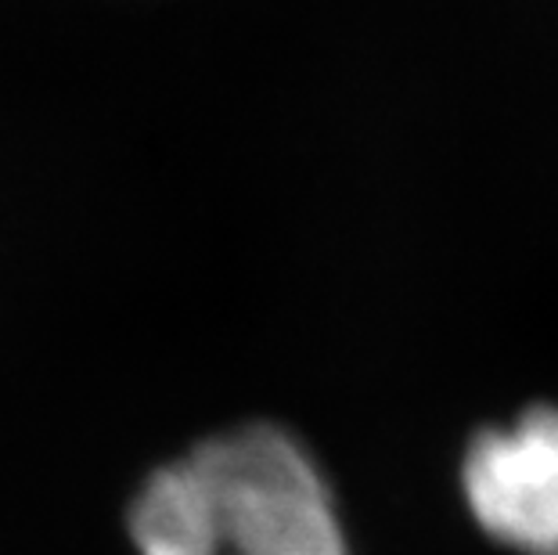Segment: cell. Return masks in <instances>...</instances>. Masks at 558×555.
<instances>
[{"label": "cell", "instance_id": "2", "mask_svg": "<svg viewBox=\"0 0 558 555\" xmlns=\"http://www.w3.org/2000/svg\"><path fill=\"white\" fill-rule=\"evenodd\" d=\"M461 491L483 534L519 555H558V408L483 430L461 458Z\"/></svg>", "mask_w": 558, "mask_h": 555}, {"label": "cell", "instance_id": "1", "mask_svg": "<svg viewBox=\"0 0 558 555\" xmlns=\"http://www.w3.org/2000/svg\"><path fill=\"white\" fill-rule=\"evenodd\" d=\"M137 555H350L325 472L275 422L195 444L141 483Z\"/></svg>", "mask_w": 558, "mask_h": 555}]
</instances>
